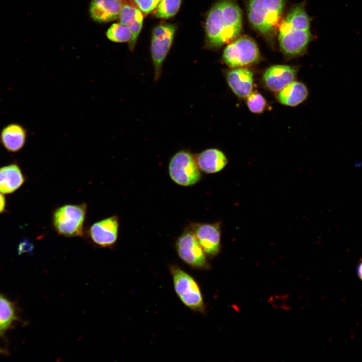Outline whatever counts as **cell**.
I'll list each match as a JSON object with an SVG mask.
<instances>
[{
	"mask_svg": "<svg viewBox=\"0 0 362 362\" xmlns=\"http://www.w3.org/2000/svg\"><path fill=\"white\" fill-rule=\"evenodd\" d=\"M296 75L297 70L292 66L275 65L265 70L263 75V80L268 89L279 92L294 81Z\"/></svg>",
	"mask_w": 362,
	"mask_h": 362,
	"instance_id": "12",
	"label": "cell"
},
{
	"mask_svg": "<svg viewBox=\"0 0 362 362\" xmlns=\"http://www.w3.org/2000/svg\"><path fill=\"white\" fill-rule=\"evenodd\" d=\"M136 7L144 14H147L157 8L161 0H133Z\"/></svg>",
	"mask_w": 362,
	"mask_h": 362,
	"instance_id": "24",
	"label": "cell"
},
{
	"mask_svg": "<svg viewBox=\"0 0 362 362\" xmlns=\"http://www.w3.org/2000/svg\"><path fill=\"white\" fill-rule=\"evenodd\" d=\"M226 78L228 85L238 98H245L252 92L253 74L249 69L232 68L226 73Z\"/></svg>",
	"mask_w": 362,
	"mask_h": 362,
	"instance_id": "13",
	"label": "cell"
},
{
	"mask_svg": "<svg viewBox=\"0 0 362 362\" xmlns=\"http://www.w3.org/2000/svg\"><path fill=\"white\" fill-rule=\"evenodd\" d=\"M19 320L15 303L0 293V338Z\"/></svg>",
	"mask_w": 362,
	"mask_h": 362,
	"instance_id": "20",
	"label": "cell"
},
{
	"mask_svg": "<svg viewBox=\"0 0 362 362\" xmlns=\"http://www.w3.org/2000/svg\"><path fill=\"white\" fill-rule=\"evenodd\" d=\"M190 228L206 255H217L221 249L220 222L192 223Z\"/></svg>",
	"mask_w": 362,
	"mask_h": 362,
	"instance_id": "11",
	"label": "cell"
},
{
	"mask_svg": "<svg viewBox=\"0 0 362 362\" xmlns=\"http://www.w3.org/2000/svg\"><path fill=\"white\" fill-rule=\"evenodd\" d=\"M308 90L306 85L302 82L293 81L279 92V102L286 106L295 107L307 98Z\"/></svg>",
	"mask_w": 362,
	"mask_h": 362,
	"instance_id": "19",
	"label": "cell"
},
{
	"mask_svg": "<svg viewBox=\"0 0 362 362\" xmlns=\"http://www.w3.org/2000/svg\"><path fill=\"white\" fill-rule=\"evenodd\" d=\"M312 38L310 19L304 4L292 8L279 27V41L283 52L288 56L303 53Z\"/></svg>",
	"mask_w": 362,
	"mask_h": 362,
	"instance_id": "2",
	"label": "cell"
},
{
	"mask_svg": "<svg viewBox=\"0 0 362 362\" xmlns=\"http://www.w3.org/2000/svg\"><path fill=\"white\" fill-rule=\"evenodd\" d=\"M122 6V0H92L89 14L97 22H108L119 18Z\"/></svg>",
	"mask_w": 362,
	"mask_h": 362,
	"instance_id": "15",
	"label": "cell"
},
{
	"mask_svg": "<svg viewBox=\"0 0 362 362\" xmlns=\"http://www.w3.org/2000/svg\"><path fill=\"white\" fill-rule=\"evenodd\" d=\"M25 177L19 166L12 163L0 167V192L11 194L24 183Z\"/></svg>",
	"mask_w": 362,
	"mask_h": 362,
	"instance_id": "18",
	"label": "cell"
},
{
	"mask_svg": "<svg viewBox=\"0 0 362 362\" xmlns=\"http://www.w3.org/2000/svg\"><path fill=\"white\" fill-rule=\"evenodd\" d=\"M194 156L200 169L207 173L219 172L228 163L224 152L217 148L207 149Z\"/></svg>",
	"mask_w": 362,
	"mask_h": 362,
	"instance_id": "17",
	"label": "cell"
},
{
	"mask_svg": "<svg viewBox=\"0 0 362 362\" xmlns=\"http://www.w3.org/2000/svg\"><path fill=\"white\" fill-rule=\"evenodd\" d=\"M87 205L66 204L55 209L52 216V226L59 235L68 237L82 236Z\"/></svg>",
	"mask_w": 362,
	"mask_h": 362,
	"instance_id": "4",
	"label": "cell"
},
{
	"mask_svg": "<svg viewBox=\"0 0 362 362\" xmlns=\"http://www.w3.org/2000/svg\"><path fill=\"white\" fill-rule=\"evenodd\" d=\"M175 248L179 258L189 266L197 269L209 267L206 254L190 228L178 237Z\"/></svg>",
	"mask_w": 362,
	"mask_h": 362,
	"instance_id": "9",
	"label": "cell"
},
{
	"mask_svg": "<svg viewBox=\"0 0 362 362\" xmlns=\"http://www.w3.org/2000/svg\"><path fill=\"white\" fill-rule=\"evenodd\" d=\"M20 253L22 252H29L32 249V246L30 244L29 242H23L21 244L20 247Z\"/></svg>",
	"mask_w": 362,
	"mask_h": 362,
	"instance_id": "25",
	"label": "cell"
},
{
	"mask_svg": "<svg viewBox=\"0 0 362 362\" xmlns=\"http://www.w3.org/2000/svg\"><path fill=\"white\" fill-rule=\"evenodd\" d=\"M0 354L7 355L8 354V352L5 349L0 347Z\"/></svg>",
	"mask_w": 362,
	"mask_h": 362,
	"instance_id": "28",
	"label": "cell"
},
{
	"mask_svg": "<svg viewBox=\"0 0 362 362\" xmlns=\"http://www.w3.org/2000/svg\"><path fill=\"white\" fill-rule=\"evenodd\" d=\"M241 11L236 0H220L210 10L205 22L207 45L218 48L235 40L242 29Z\"/></svg>",
	"mask_w": 362,
	"mask_h": 362,
	"instance_id": "1",
	"label": "cell"
},
{
	"mask_svg": "<svg viewBox=\"0 0 362 362\" xmlns=\"http://www.w3.org/2000/svg\"><path fill=\"white\" fill-rule=\"evenodd\" d=\"M246 104L251 112L261 114L265 109L266 101L260 93L252 92L246 97Z\"/></svg>",
	"mask_w": 362,
	"mask_h": 362,
	"instance_id": "23",
	"label": "cell"
},
{
	"mask_svg": "<svg viewBox=\"0 0 362 362\" xmlns=\"http://www.w3.org/2000/svg\"><path fill=\"white\" fill-rule=\"evenodd\" d=\"M222 58L230 68L244 67L256 63L259 59L260 53L254 40L243 36L229 43L224 50Z\"/></svg>",
	"mask_w": 362,
	"mask_h": 362,
	"instance_id": "6",
	"label": "cell"
},
{
	"mask_svg": "<svg viewBox=\"0 0 362 362\" xmlns=\"http://www.w3.org/2000/svg\"><path fill=\"white\" fill-rule=\"evenodd\" d=\"M357 274L358 277L362 280V262H361L358 266Z\"/></svg>",
	"mask_w": 362,
	"mask_h": 362,
	"instance_id": "27",
	"label": "cell"
},
{
	"mask_svg": "<svg viewBox=\"0 0 362 362\" xmlns=\"http://www.w3.org/2000/svg\"><path fill=\"white\" fill-rule=\"evenodd\" d=\"M107 38L114 42H129L132 37L130 29L121 23L112 25L106 32Z\"/></svg>",
	"mask_w": 362,
	"mask_h": 362,
	"instance_id": "22",
	"label": "cell"
},
{
	"mask_svg": "<svg viewBox=\"0 0 362 362\" xmlns=\"http://www.w3.org/2000/svg\"><path fill=\"white\" fill-rule=\"evenodd\" d=\"M6 207V199L4 195L0 192V214L4 212Z\"/></svg>",
	"mask_w": 362,
	"mask_h": 362,
	"instance_id": "26",
	"label": "cell"
},
{
	"mask_svg": "<svg viewBox=\"0 0 362 362\" xmlns=\"http://www.w3.org/2000/svg\"><path fill=\"white\" fill-rule=\"evenodd\" d=\"M286 0H250L247 9L250 24L259 32L269 35L280 25Z\"/></svg>",
	"mask_w": 362,
	"mask_h": 362,
	"instance_id": "3",
	"label": "cell"
},
{
	"mask_svg": "<svg viewBox=\"0 0 362 362\" xmlns=\"http://www.w3.org/2000/svg\"><path fill=\"white\" fill-rule=\"evenodd\" d=\"M119 221L117 216H112L94 223L88 230V237L100 247H113L118 237Z\"/></svg>",
	"mask_w": 362,
	"mask_h": 362,
	"instance_id": "10",
	"label": "cell"
},
{
	"mask_svg": "<svg viewBox=\"0 0 362 362\" xmlns=\"http://www.w3.org/2000/svg\"><path fill=\"white\" fill-rule=\"evenodd\" d=\"M27 131L23 126L16 123L5 126L0 133V143L10 152L20 151L24 146Z\"/></svg>",
	"mask_w": 362,
	"mask_h": 362,
	"instance_id": "16",
	"label": "cell"
},
{
	"mask_svg": "<svg viewBox=\"0 0 362 362\" xmlns=\"http://www.w3.org/2000/svg\"><path fill=\"white\" fill-rule=\"evenodd\" d=\"M168 172L171 179L181 186L194 185L202 177L195 156L185 150H180L173 155L169 163Z\"/></svg>",
	"mask_w": 362,
	"mask_h": 362,
	"instance_id": "7",
	"label": "cell"
},
{
	"mask_svg": "<svg viewBox=\"0 0 362 362\" xmlns=\"http://www.w3.org/2000/svg\"><path fill=\"white\" fill-rule=\"evenodd\" d=\"M123 1V6L119 16V22L127 27L132 34L131 40L128 42L130 50L133 51L137 38L141 30L143 16L141 11L135 6Z\"/></svg>",
	"mask_w": 362,
	"mask_h": 362,
	"instance_id": "14",
	"label": "cell"
},
{
	"mask_svg": "<svg viewBox=\"0 0 362 362\" xmlns=\"http://www.w3.org/2000/svg\"><path fill=\"white\" fill-rule=\"evenodd\" d=\"M176 27L170 24L157 26L153 30L151 41V54L154 68V80L161 74L163 62L172 45Z\"/></svg>",
	"mask_w": 362,
	"mask_h": 362,
	"instance_id": "8",
	"label": "cell"
},
{
	"mask_svg": "<svg viewBox=\"0 0 362 362\" xmlns=\"http://www.w3.org/2000/svg\"><path fill=\"white\" fill-rule=\"evenodd\" d=\"M182 0H161L154 13L158 18L168 19L178 11Z\"/></svg>",
	"mask_w": 362,
	"mask_h": 362,
	"instance_id": "21",
	"label": "cell"
},
{
	"mask_svg": "<svg viewBox=\"0 0 362 362\" xmlns=\"http://www.w3.org/2000/svg\"><path fill=\"white\" fill-rule=\"evenodd\" d=\"M170 271L174 290L182 303L192 310L204 313L203 295L194 278L176 265L170 266Z\"/></svg>",
	"mask_w": 362,
	"mask_h": 362,
	"instance_id": "5",
	"label": "cell"
}]
</instances>
